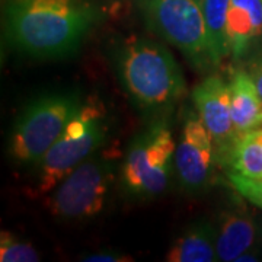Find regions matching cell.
Listing matches in <instances>:
<instances>
[{"label":"cell","mask_w":262,"mask_h":262,"mask_svg":"<svg viewBox=\"0 0 262 262\" xmlns=\"http://www.w3.org/2000/svg\"><path fill=\"white\" fill-rule=\"evenodd\" d=\"M6 35L15 47L38 58L73 53L96 20L83 0H8Z\"/></svg>","instance_id":"cell-1"},{"label":"cell","mask_w":262,"mask_h":262,"mask_svg":"<svg viewBox=\"0 0 262 262\" xmlns=\"http://www.w3.org/2000/svg\"><path fill=\"white\" fill-rule=\"evenodd\" d=\"M121 75L131 96L143 106L168 105L185 92L184 76L175 58L150 39H136L125 46Z\"/></svg>","instance_id":"cell-2"},{"label":"cell","mask_w":262,"mask_h":262,"mask_svg":"<svg viewBox=\"0 0 262 262\" xmlns=\"http://www.w3.org/2000/svg\"><path fill=\"white\" fill-rule=\"evenodd\" d=\"M105 113L99 103H91L67 124L60 139L41 159L38 192H51L63 179L91 156L105 141Z\"/></svg>","instance_id":"cell-3"},{"label":"cell","mask_w":262,"mask_h":262,"mask_svg":"<svg viewBox=\"0 0 262 262\" xmlns=\"http://www.w3.org/2000/svg\"><path fill=\"white\" fill-rule=\"evenodd\" d=\"M80 108L82 105L76 95L56 94L38 98L15 125L10 139V155L25 163L41 160Z\"/></svg>","instance_id":"cell-4"},{"label":"cell","mask_w":262,"mask_h":262,"mask_svg":"<svg viewBox=\"0 0 262 262\" xmlns=\"http://www.w3.org/2000/svg\"><path fill=\"white\" fill-rule=\"evenodd\" d=\"M147 22L198 66L213 64L206 20L196 0H143Z\"/></svg>","instance_id":"cell-5"},{"label":"cell","mask_w":262,"mask_h":262,"mask_svg":"<svg viewBox=\"0 0 262 262\" xmlns=\"http://www.w3.org/2000/svg\"><path fill=\"white\" fill-rule=\"evenodd\" d=\"M113 181V162L89 159L66 177L48 196L47 208L58 219H86L102 211Z\"/></svg>","instance_id":"cell-6"},{"label":"cell","mask_w":262,"mask_h":262,"mask_svg":"<svg viewBox=\"0 0 262 262\" xmlns=\"http://www.w3.org/2000/svg\"><path fill=\"white\" fill-rule=\"evenodd\" d=\"M175 141L166 124L158 122L139 136L128 150L124 182L140 195H158L168 184Z\"/></svg>","instance_id":"cell-7"},{"label":"cell","mask_w":262,"mask_h":262,"mask_svg":"<svg viewBox=\"0 0 262 262\" xmlns=\"http://www.w3.org/2000/svg\"><path fill=\"white\" fill-rule=\"evenodd\" d=\"M192 101L200 120L211 136L215 158L220 162H229L239 137L232 118L229 84L219 76H210L194 88Z\"/></svg>","instance_id":"cell-8"},{"label":"cell","mask_w":262,"mask_h":262,"mask_svg":"<svg viewBox=\"0 0 262 262\" xmlns=\"http://www.w3.org/2000/svg\"><path fill=\"white\" fill-rule=\"evenodd\" d=\"M214 159V146L206 125L200 118H188L175 150V166L182 187L191 192L206 187Z\"/></svg>","instance_id":"cell-9"},{"label":"cell","mask_w":262,"mask_h":262,"mask_svg":"<svg viewBox=\"0 0 262 262\" xmlns=\"http://www.w3.org/2000/svg\"><path fill=\"white\" fill-rule=\"evenodd\" d=\"M256 226L251 215L244 211H226L220 217L215 232L217 259L223 262L236 261L248 252L255 244Z\"/></svg>","instance_id":"cell-10"},{"label":"cell","mask_w":262,"mask_h":262,"mask_svg":"<svg viewBox=\"0 0 262 262\" xmlns=\"http://www.w3.org/2000/svg\"><path fill=\"white\" fill-rule=\"evenodd\" d=\"M262 35V0H232L227 13V39L234 57L244 54Z\"/></svg>","instance_id":"cell-11"},{"label":"cell","mask_w":262,"mask_h":262,"mask_svg":"<svg viewBox=\"0 0 262 262\" xmlns=\"http://www.w3.org/2000/svg\"><path fill=\"white\" fill-rule=\"evenodd\" d=\"M229 92L232 118L237 134L258 128L262 118V99L251 73L237 70L229 82Z\"/></svg>","instance_id":"cell-12"},{"label":"cell","mask_w":262,"mask_h":262,"mask_svg":"<svg viewBox=\"0 0 262 262\" xmlns=\"http://www.w3.org/2000/svg\"><path fill=\"white\" fill-rule=\"evenodd\" d=\"M169 262H213L217 259L215 230L208 222H198L188 227L172 244L166 255Z\"/></svg>","instance_id":"cell-13"},{"label":"cell","mask_w":262,"mask_h":262,"mask_svg":"<svg viewBox=\"0 0 262 262\" xmlns=\"http://www.w3.org/2000/svg\"><path fill=\"white\" fill-rule=\"evenodd\" d=\"M232 0H198L206 20L208 47L213 64L230 54L227 39V13Z\"/></svg>","instance_id":"cell-14"},{"label":"cell","mask_w":262,"mask_h":262,"mask_svg":"<svg viewBox=\"0 0 262 262\" xmlns=\"http://www.w3.org/2000/svg\"><path fill=\"white\" fill-rule=\"evenodd\" d=\"M227 163L239 175L262 178V128L239 134Z\"/></svg>","instance_id":"cell-15"},{"label":"cell","mask_w":262,"mask_h":262,"mask_svg":"<svg viewBox=\"0 0 262 262\" xmlns=\"http://www.w3.org/2000/svg\"><path fill=\"white\" fill-rule=\"evenodd\" d=\"M0 261L38 262L39 255L29 242L20 241L10 232H2L0 234Z\"/></svg>","instance_id":"cell-16"},{"label":"cell","mask_w":262,"mask_h":262,"mask_svg":"<svg viewBox=\"0 0 262 262\" xmlns=\"http://www.w3.org/2000/svg\"><path fill=\"white\" fill-rule=\"evenodd\" d=\"M227 175L233 188L241 195L256 207L262 208V178H249L232 170Z\"/></svg>","instance_id":"cell-17"},{"label":"cell","mask_w":262,"mask_h":262,"mask_svg":"<svg viewBox=\"0 0 262 262\" xmlns=\"http://www.w3.org/2000/svg\"><path fill=\"white\" fill-rule=\"evenodd\" d=\"M83 261L88 262H131L133 258L128 255L113 252V251H103V252L92 253L84 256Z\"/></svg>","instance_id":"cell-18"},{"label":"cell","mask_w":262,"mask_h":262,"mask_svg":"<svg viewBox=\"0 0 262 262\" xmlns=\"http://www.w3.org/2000/svg\"><path fill=\"white\" fill-rule=\"evenodd\" d=\"M251 76H252L253 83L256 86V91H258V94H259L262 99V63L253 67V70L251 72Z\"/></svg>","instance_id":"cell-19"},{"label":"cell","mask_w":262,"mask_h":262,"mask_svg":"<svg viewBox=\"0 0 262 262\" xmlns=\"http://www.w3.org/2000/svg\"><path fill=\"white\" fill-rule=\"evenodd\" d=\"M245 261H248V262H255V261H258V258L253 255V253H249V251L248 252H245L242 253L237 259H236V262H245Z\"/></svg>","instance_id":"cell-20"},{"label":"cell","mask_w":262,"mask_h":262,"mask_svg":"<svg viewBox=\"0 0 262 262\" xmlns=\"http://www.w3.org/2000/svg\"><path fill=\"white\" fill-rule=\"evenodd\" d=\"M258 128H262V118H261V125H259V127H258Z\"/></svg>","instance_id":"cell-21"},{"label":"cell","mask_w":262,"mask_h":262,"mask_svg":"<svg viewBox=\"0 0 262 262\" xmlns=\"http://www.w3.org/2000/svg\"><path fill=\"white\" fill-rule=\"evenodd\" d=\"M196 2H198V0H196Z\"/></svg>","instance_id":"cell-22"}]
</instances>
